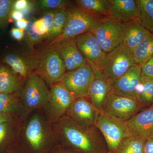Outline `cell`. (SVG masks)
I'll use <instances>...</instances> for the list:
<instances>
[{"label":"cell","mask_w":153,"mask_h":153,"mask_svg":"<svg viewBox=\"0 0 153 153\" xmlns=\"http://www.w3.org/2000/svg\"><path fill=\"white\" fill-rule=\"evenodd\" d=\"M57 145L74 153H109L103 136L95 126L84 127L66 115L52 123Z\"/></svg>","instance_id":"cell-1"},{"label":"cell","mask_w":153,"mask_h":153,"mask_svg":"<svg viewBox=\"0 0 153 153\" xmlns=\"http://www.w3.org/2000/svg\"><path fill=\"white\" fill-rule=\"evenodd\" d=\"M19 141L33 153H40L57 146L52 123L42 109L21 117Z\"/></svg>","instance_id":"cell-2"},{"label":"cell","mask_w":153,"mask_h":153,"mask_svg":"<svg viewBox=\"0 0 153 153\" xmlns=\"http://www.w3.org/2000/svg\"><path fill=\"white\" fill-rule=\"evenodd\" d=\"M19 96L25 116L46 106L50 98V89L41 76L34 72L24 80Z\"/></svg>","instance_id":"cell-3"},{"label":"cell","mask_w":153,"mask_h":153,"mask_svg":"<svg viewBox=\"0 0 153 153\" xmlns=\"http://www.w3.org/2000/svg\"><path fill=\"white\" fill-rule=\"evenodd\" d=\"M67 10L68 20L63 33L58 38L50 42L49 46L55 45L65 39L76 38L89 32L95 23L107 18L82 10L75 5L70 6Z\"/></svg>","instance_id":"cell-4"},{"label":"cell","mask_w":153,"mask_h":153,"mask_svg":"<svg viewBox=\"0 0 153 153\" xmlns=\"http://www.w3.org/2000/svg\"><path fill=\"white\" fill-rule=\"evenodd\" d=\"M89 32L93 33L105 53L123 44L122 23L111 17L100 20L93 25Z\"/></svg>","instance_id":"cell-5"},{"label":"cell","mask_w":153,"mask_h":153,"mask_svg":"<svg viewBox=\"0 0 153 153\" xmlns=\"http://www.w3.org/2000/svg\"><path fill=\"white\" fill-rule=\"evenodd\" d=\"M40 55L35 71L49 87L60 82L66 72V68L59 52L55 46H49Z\"/></svg>","instance_id":"cell-6"},{"label":"cell","mask_w":153,"mask_h":153,"mask_svg":"<svg viewBox=\"0 0 153 153\" xmlns=\"http://www.w3.org/2000/svg\"><path fill=\"white\" fill-rule=\"evenodd\" d=\"M106 143L109 153H115L126 138L131 135L125 122L100 113L95 123Z\"/></svg>","instance_id":"cell-7"},{"label":"cell","mask_w":153,"mask_h":153,"mask_svg":"<svg viewBox=\"0 0 153 153\" xmlns=\"http://www.w3.org/2000/svg\"><path fill=\"white\" fill-rule=\"evenodd\" d=\"M134 64L132 52L123 44H121L106 53L100 71L113 82Z\"/></svg>","instance_id":"cell-8"},{"label":"cell","mask_w":153,"mask_h":153,"mask_svg":"<svg viewBox=\"0 0 153 153\" xmlns=\"http://www.w3.org/2000/svg\"><path fill=\"white\" fill-rule=\"evenodd\" d=\"M143 107L135 98L112 91L105 100L101 113L126 122L140 112Z\"/></svg>","instance_id":"cell-9"},{"label":"cell","mask_w":153,"mask_h":153,"mask_svg":"<svg viewBox=\"0 0 153 153\" xmlns=\"http://www.w3.org/2000/svg\"><path fill=\"white\" fill-rule=\"evenodd\" d=\"M50 98L43 111L52 123L65 116L76 97L72 95L60 82H56L50 87Z\"/></svg>","instance_id":"cell-10"},{"label":"cell","mask_w":153,"mask_h":153,"mask_svg":"<svg viewBox=\"0 0 153 153\" xmlns=\"http://www.w3.org/2000/svg\"><path fill=\"white\" fill-rule=\"evenodd\" d=\"M94 72L88 63L66 72L60 82L74 97H86L93 81Z\"/></svg>","instance_id":"cell-11"},{"label":"cell","mask_w":153,"mask_h":153,"mask_svg":"<svg viewBox=\"0 0 153 153\" xmlns=\"http://www.w3.org/2000/svg\"><path fill=\"white\" fill-rule=\"evenodd\" d=\"M75 39L79 51L94 72L100 71L106 53L103 52L93 33L86 32Z\"/></svg>","instance_id":"cell-12"},{"label":"cell","mask_w":153,"mask_h":153,"mask_svg":"<svg viewBox=\"0 0 153 153\" xmlns=\"http://www.w3.org/2000/svg\"><path fill=\"white\" fill-rule=\"evenodd\" d=\"M86 97H76L65 115L76 123L84 127L95 125L100 114Z\"/></svg>","instance_id":"cell-13"},{"label":"cell","mask_w":153,"mask_h":153,"mask_svg":"<svg viewBox=\"0 0 153 153\" xmlns=\"http://www.w3.org/2000/svg\"><path fill=\"white\" fill-rule=\"evenodd\" d=\"M125 122L131 135L145 140L153 137V104Z\"/></svg>","instance_id":"cell-14"},{"label":"cell","mask_w":153,"mask_h":153,"mask_svg":"<svg viewBox=\"0 0 153 153\" xmlns=\"http://www.w3.org/2000/svg\"><path fill=\"white\" fill-rule=\"evenodd\" d=\"M53 46L60 53L66 72L75 70L88 63L77 47L75 38L65 39Z\"/></svg>","instance_id":"cell-15"},{"label":"cell","mask_w":153,"mask_h":153,"mask_svg":"<svg viewBox=\"0 0 153 153\" xmlns=\"http://www.w3.org/2000/svg\"><path fill=\"white\" fill-rule=\"evenodd\" d=\"M112 81L101 71L94 72V78L86 97H88L92 105L100 113L107 96L112 91Z\"/></svg>","instance_id":"cell-16"},{"label":"cell","mask_w":153,"mask_h":153,"mask_svg":"<svg viewBox=\"0 0 153 153\" xmlns=\"http://www.w3.org/2000/svg\"><path fill=\"white\" fill-rule=\"evenodd\" d=\"M39 56L19 55L10 53L4 57L3 61L7 64L22 79H25L36 71L39 60Z\"/></svg>","instance_id":"cell-17"},{"label":"cell","mask_w":153,"mask_h":153,"mask_svg":"<svg viewBox=\"0 0 153 153\" xmlns=\"http://www.w3.org/2000/svg\"><path fill=\"white\" fill-rule=\"evenodd\" d=\"M141 78V66L134 64L125 74L113 82L112 91L135 98L136 88Z\"/></svg>","instance_id":"cell-18"},{"label":"cell","mask_w":153,"mask_h":153,"mask_svg":"<svg viewBox=\"0 0 153 153\" xmlns=\"http://www.w3.org/2000/svg\"><path fill=\"white\" fill-rule=\"evenodd\" d=\"M110 16L122 23L138 18L137 0H109Z\"/></svg>","instance_id":"cell-19"},{"label":"cell","mask_w":153,"mask_h":153,"mask_svg":"<svg viewBox=\"0 0 153 153\" xmlns=\"http://www.w3.org/2000/svg\"><path fill=\"white\" fill-rule=\"evenodd\" d=\"M122 25L123 44L132 52L150 33L141 25L137 19L123 23Z\"/></svg>","instance_id":"cell-20"},{"label":"cell","mask_w":153,"mask_h":153,"mask_svg":"<svg viewBox=\"0 0 153 153\" xmlns=\"http://www.w3.org/2000/svg\"><path fill=\"white\" fill-rule=\"evenodd\" d=\"M24 80L11 68L6 65H0V93H18Z\"/></svg>","instance_id":"cell-21"},{"label":"cell","mask_w":153,"mask_h":153,"mask_svg":"<svg viewBox=\"0 0 153 153\" xmlns=\"http://www.w3.org/2000/svg\"><path fill=\"white\" fill-rule=\"evenodd\" d=\"M21 117L0 122V149L12 142H19Z\"/></svg>","instance_id":"cell-22"},{"label":"cell","mask_w":153,"mask_h":153,"mask_svg":"<svg viewBox=\"0 0 153 153\" xmlns=\"http://www.w3.org/2000/svg\"><path fill=\"white\" fill-rule=\"evenodd\" d=\"M0 113L24 116L19 96V92L13 94L0 93Z\"/></svg>","instance_id":"cell-23"},{"label":"cell","mask_w":153,"mask_h":153,"mask_svg":"<svg viewBox=\"0 0 153 153\" xmlns=\"http://www.w3.org/2000/svg\"><path fill=\"white\" fill-rule=\"evenodd\" d=\"M135 98L143 107L153 104V79L141 77L136 88Z\"/></svg>","instance_id":"cell-24"},{"label":"cell","mask_w":153,"mask_h":153,"mask_svg":"<svg viewBox=\"0 0 153 153\" xmlns=\"http://www.w3.org/2000/svg\"><path fill=\"white\" fill-rule=\"evenodd\" d=\"M139 9L137 19L141 25L153 33V0H137Z\"/></svg>","instance_id":"cell-25"},{"label":"cell","mask_w":153,"mask_h":153,"mask_svg":"<svg viewBox=\"0 0 153 153\" xmlns=\"http://www.w3.org/2000/svg\"><path fill=\"white\" fill-rule=\"evenodd\" d=\"M75 6L82 10L105 17L110 16L109 0H76Z\"/></svg>","instance_id":"cell-26"},{"label":"cell","mask_w":153,"mask_h":153,"mask_svg":"<svg viewBox=\"0 0 153 153\" xmlns=\"http://www.w3.org/2000/svg\"><path fill=\"white\" fill-rule=\"evenodd\" d=\"M133 57L135 63L141 66L153 56V33H150L134 50Z\"/></svg>","instance_id":"cell-27"},{"label":"cell","mask_w":153,"mask_h":153,"mask_svg":"<svg viewBox=\"0 0 153 153\" xmlns=\"http://www.w3.org/2000/svg\"><path fill=\"white\" fill-rule=\"evenodd\" d=\"M68 14L67 9L57 10L55 11L52 29L46 37L48 41L52 42L63 33L68 20Z\"/></svg>","instance_id":"cell-28"},{"label":"cell","mask_w":153,"mask_h":153,"mask_svg":"<svg viewBox=\"0 0 153 153\" xmlns=\"http://www.w3.org/2000/svg\"><path fill=\"white\" fill-rule=\"evenodd\" d=\"M145 140L139 137L131 135L123 141L115 153H144Z\"/></svg>","instance_id":"cell-29"},{"label":"cell","mask_w":153,"mask_h":153,"mask_svg":"<svg viewBox=\"0 0 153 153\" xmlns=\"http://www.w3.org/2000/svg\"><path fill=\"white\" fill-rule=\"evenodd\" d=\"M13 0H0V28L4 29L11 19V14L13 10Z\"/></svg>","instance_id":"cell-30"},{"label":"cell","mask_w":153,"mask_h":153,"mask_svg":"<svg viewBox=\"0 0 153 153\" xmlns=\"http://www.w3.org/2000/svg\"><path fill=\"white\" fill-rule=\"evenodd\" d=\"M70 2L64 0H41L38 1V6L43 10L67 9L71 6Z\"/></svg>","instance_id":"cell-31"},{"label":"cell","mask_w":153,"mask_h":153,"mask_svg":"<svg viewBox=\"0 0 153 153\" xmlns=\"http://www.w3.org/2000/svg\"><path fill=\"white\" fill-rule=\"evenodd\" d=\"M34 22L33 20L29 21V24L27 28L25 30V40L27 44L30 46H33L35 44L40 43L44 38V36H40L34 28L33 25Z\"/></svg>","instance_id":"cell-32"},{"label":"cell","mask_w":153,"mask_h":153,"mask_svg":"<svg viewBox=\"0 0 153 153\" xmlns=\"http://www.w3.org/2000/svg\"><path fill=\"white\" fill-rule=\"evenodd\" d=\"M141 77L153 79V56L141 66Z\"/></svg>","instance_id":"cell-33"},{"label":"cell","mask_w":153,"mask_h":153,"mask_svg":"<svg viewBox=\"0 0 153 153\" xmlns=\"http://www.w3.org/2000/svg\"><path fill=\"white\" fill-rule=\"evenodd\" d=\"M33 25L37 33L40 36H44L45 38H46L48 34V31L44 19L42 18L36 20L34 22Z\"/></svg>","instance_id":"cell-34"},{"label":"cell","mask_w":153,"mask_h":153,"mask_svg":"<svg viewBox=\"0 0 153 153\" xmlns=\"http://www.w3.org/2000/svg\"><path fill=\"white\" fill-rule=\"evenodd\" d=\"M55 14V11L53 10H50L48 11L47 13H45L43 17L46 27H47V31H48L47 36L49 35V33L51 31V29H52Z\"/></svg>","instance_id":"cell-35"},{"label":"cell","mask_w":153,"mask_h":153,"mask_svg":"<svg viewBox=\"0 0 153 153\" xmlns=\"http://www.w3.org/2000/svg\"><path fill=\"white\" fill-rule=\"evenodd\" d=\"M11 36L15 40L21 41L25 37V30L17 28H13L10 31Z\"/></svg>","instance_id":"cell-36"},{"label":"cell","mask_w":153,"mask_h":153,"mask_svg":"<svg viewBox=\"0 0 153 153\" xmlns=\"http://www.w3.org/2000/svg\"><path fill=\"white\" fill-rule=\"evenodd\" d=\"M143 151L144 153H153V137L146 140Z\"/></svg>","instance_id":"cell-37"},{"label":"cell","mask_w":153,"mask_h":153,"mask_svg":"<svg viewBox=\"0 0 153 153\" xmlns=\"http://www.w3.org/2000/svg\"><path fill=\"white\" fill-rule=\"evenodd\" d=\"M24 14L20 11L13 10L11 13V19L16 22L24 19Z\"/></svg>","instance_id":"cell-38"},{"label":"cell","mask_w":153,"mask_h":153,"mask_svg":"<svg viewBox=\"0 0 153 153\" xmlns=\"http://www.w3.org/2000/svg\"><path fill=\"white\" fill-rule=\"evenodd\" d=\"M29 21L26 19H23L16 22V25L17 28L25 30L29 24Z\"/></svg>","instance_id":"cell-39"},{"label":"cell","mask_w":153,"mask_h":153,"mask_svg":"<svg viewBox=\"0 0 153 153\" xmlns=\"http://www.w3.org/2000/svg\"><path fill=\"white\" fill-rule=\"evenodd\" d=\"M19 117L13 115L7 114L0 113V122L4 121H9Z\"/></svg>","instance_id":"cell-40"},{"label":"cell","mask_w":153,"mask_h":153,"mask_svg":"<svg viewBox=\"0 0 153 153\" xmlns=\"http://www.w3.org/2000/svg\"><path fill=\"white\" fill-rule=\"evenodd\" d=\"M63 149H64L62 150H61L59 151V152L58 153H74L71 152V151L68 150V149H64V148H63Z\"/></svg>","instance_id":"cell-41"},{"label":"cell","mask_w":153,"mask_h":153,"mask_svg":"<svg viewBox=\"0 0 153 153\" xmlns=\"http://www.w3.org/2000/svg\"><path fill=\"white\" fill-rule=\"evenodd\" d=\"M19 153L18 152H15V153Z\"/></svg>","instance_id":"cell-42"}]
</instances>
